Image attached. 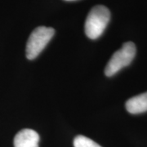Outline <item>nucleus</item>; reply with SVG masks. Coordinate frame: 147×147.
<instances>
[{
	"label": "nucleus",
	"instance_id": "1",
	"mask_svg": "<svg viewBox=\"0 0 147 147\" xmlns=\"http://www.w3.org/2000/svg\"><path fill=\"white\" fill-rule=\"evenodd\" d=\"M110 20V10L103 5L93 7L85 21V34L91 39H96L103 34Z\"/></svg>",
	"mask_w": 147,
	"mask_h": 147
},
{
	"label": "nucleus",
	"instance_id": "2",
	"mask_svg": "<svg viewBox=\"0 0 147 147\" xmlns=\"http://www.w3.org/2000/svg\"><path fill=\"white\" fill-rule=\"evenodd\" d=\"M136 45L132 42H127L123 44L119 50L113 54L105 69L106 76L111 77L120 69L129 65L136 56Z\"/></svg>",
	"mask_w": 147,
	"mask_h": 147
},
{
	"label": "nucleus",
	"instance_id": "3",
	"mask_svg": "<svg viewBox=\"0 0 147 147\" xmlns=\"http://www.w3.org/2000/svg\"><path fill=\"white\" fill-rule=\"evenodd\" d=\"M55 34L51 27L38 26L32 32L28 38L26 55L29 60H34L41 53Z\"/></svg>",
	"mask_w": 147,
	"mask_h": 147
},
{
	"label": "nucleus",
	"instance_id": "4",
	"mask_svg": "<svg viewBox=\"0 0 147 147\" xmlns=\"http://www.w3.org/2000/svg\"><path fill=\"white\" fill-rule=\"evenodd\" d=\"M39 136L32 129H23L14 138V147H38Z\"/></svg>",
	"mask_w": 147,
	"mask_h": 147
},
{
	"label": "nucleus",
	"instance_id": "5",
	"mask_svg": "<svg viewBox=\"0 0 147 147\" xmlns=\"http://www.w3.org/2000/svg\"><path fill=\"white\" fill-rule=\"evenodd\" d=\"M126 110L132 115H138L147 111V92L127 100Z\"/></svg>",
	"mask_w": 147,
	"mask_h": 147
},
{
	"label": "nucleus",
	"instance_id": "6",
	"mask_svg": "<svg viewBox=\"0 0 147 147\" xmlns=\"http://www.w3.org/2000/svg\"><path fill=\"white\" fill-rule=\"evenodd\" d=\"M74 147H101L100 145L96 143L94 141L90 138L79 135L74 138Z\"/></svg>",
	"mask_w": 147,
	"mask_h": 147
},
{
	"label": "nucleus",
	"instance_id": "7",
	"mask_svg": "<svg viewBox=\"0 0 147 147\" xmlns=\"http://www.w3.org/2000/svg\"><path fill=\"white\" fill-rule=\"evenodd\" d=\"M66 1H74V0H66Z\"/></svg>",
	"mask_w": 147,
	"mask_h": 147
}]
</instances>
